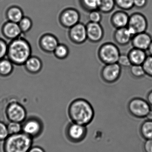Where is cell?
Returning <instances> with one entry per match:
<instances>
[{
    "label": "cell",
    "instance_id": "obj_36",
    "mask_svg": "<svg viewBox=\"0 0 152 152\" xmlns=\"http://www.w3.org/2000/svg\"><path fill=\"white\" fill-rule=\"evenodd\" d=\"M148 0H133L134 7L138 9H143L147 5Z\"/></svg>",
    "mask_w": 152,
    "mask_h": 152
},
{
    "label": "cell",
    "instance_id": "obj_18",
    "mask_svg": "<svg viewBox=\"0 0 152 152\" xmlns=\"http://www.w3.org/2000/svg\"><path fill=\"white\" fill-rule=\"evenodd\" d=\"M42 126L39 120L31 119L26 121L22 127L24 133L31 137H35L39 134Z\"/></svg>",
    "mask_w": 152,
    "mask_h": 152
},
{
    "label": "cell",
    "instance_id": "obj_1",
    "mask_svg": "<svg viewBox=\"0 0 152 152\" xmlns=\"http://www.w3.org/2000/svg\"><path fill=\"white\" fill-rule=\"evenodd\" d=\"M69 118L72 122L87 126L91 123L95 117V111L91 103L86 99H74L69 105Z\"/></svg>",
    "mask_w": 152,
    "mask_h": 152
},
{
    "label": "cell",
    "instance_id": "obj_4",
    "mask_svg": "<svg viewBox=\"0 0 152 152\" xmlns=\"http://www.w3.org/2000/svg\"><path fill=\"white\" fill-rule=\"evenodd\" d=\"M121 54L118 47L113 42L103 43L98 51L99 60L104 64L117 63Z\"/></svg>",
    "mask_w": 152,
    "mask_h": 152
},
{
    "label": "cell",
    "instance_id": "obj_11",
    "mask_svg": "<svg viewBox=\"0 0 152 152\" xmlns=\"http://www.w3.org/2000/svg\"><path fill=\"white\" fill-rule=\"evenodd\" d=\"M88 39L92 43H97L104 36V30L99 23L89 22L86 25Z\"/></svg>",
    "mask_w": 152,
    "mask_h": 152
},
{
    "label": "cell",
    "instance_id": "obj_2",
    "mask_svg": "<svg viewBox=\"0 0 152 152\" xmlns=\"http://www.w3.org/2000/svg\"><path fill=\"white\" fill-rule=\"evenodd\" d=\"M31 44L24 38L20 37L8 44L7 57L14 65H24L31 56Z\"/></svg>",
    "mask_w": 152,
    "mask_h": 152
},
{
    "label": "cell",
    "instance_id": "obj_32",
    "mask_svg": "<svg viewBox=\"0 0 152 152\" xmlns=\"http://www.w3.org/2000/svg\"><path fill=\"white\" fill-rule=\"evenodd\" d=\"M88 18L90 22L100 23L102 19V14L98 10H93L89 13Z\"/></svg>",
    "mask_w": 152,
    "mask_h": 152
},
{
    "label": "cell",
    "instance_id": "obj_14",
    "mask_svg": "<svg viewBox=\"0 0 152 152\" xmlns=\"http://www.w3.org/2000/svg\"><path fill=\"white\" fill-rule=\"evenodd\" d=\"M59 43L57 38L50 34H46L42 35L39 41L40 48L43 51L48 53H53Z\"/></svg>",
    "mask_w": 152,
    "mask_h": 152
},
{
    "label": "cell",
    "instance_id": "obj_24",
    "mask_svg": "<svg viewBox=\"0 0 152 152\" xmlns=\"http://www.w3.org/2000/svg\"><path fill=\"white\" fill-rule=\"evenodd\" d=\"M99 0H79L81 7L88 12L98 10Z\"/></svg>",
    "mask_w": 152,
    "mask_h": 152
},
{
    "label": "cell",
    "instance_id": "obj_6",
    "mask_svg": "<svg viewBox=\"0 0 152 152\" xmlns=\"http://www.w3.org/2000/svg\"><path fill=\"white\" fill-rule=\"evenodd\" d=\"M148 27V22L143 14L135 12L129 17L128 28L132 36L140 33L146 32Z\"/></svg>",
    "mask_w": 152,
    "mask_h": 152
},
{
    "label": "cell",
    "instance_id": "obj_40",
    "mask_svg": "<svg viewBox=\"0 0 152 152\" xmlns=\"http://www.w3.org/2000/svg\"><path fill=\"white\" fill-rule=\"evenodd\" d=\"M146 118V120H149V121H152V110L151 109L149 113L145 117Z\"/></svg>",
    "mask_w": 152,
    "mask_h": 152
},
{
    "label": "cell",
    "instance_id": "obj_28",
    "mask_svg": "<svg viewBox=\"0 0 152 152\" xmlns=\"http://www.w3.org/2000/svg\"><path fill=\"white\" fill-rule=\"evenodd\" d=\"M18 24L23 33L28 32L32 27V21L28 17H24Z\"/></svg>",
    "mask_w": 152,
    "mask_h": 152
},
{
    "label": "cell",
    "instance_id": "obj_30",
    "mask_svg": "<svg viewBox=\"0 0 152 152\" xmlns=\"http://www.w3.org/2000/svg\"><path fill=\"white\" fill-rule=\"evenodd\" d=\"M142 66L145 70L146 75L152 78V56H148Z\"/></svg>",
    "mask_w": 152,
    "mask_h": 152
},
{
    "label": "cell",
    "instance_id": "obj_10",
    "mask_svg": "<svg viewBox=\"0 0 152 152\" xmlns=\"http://www.w3.org/2000/svg\"><path fill=\"white\" fill-rule=\"evenodd\" d=\"M69 29L68 37L74 44L80 45L88 39L86 25L80 22Z\"/></svg>",
    "mask_w": 152,
    "mask_h": 152
},
{
    "label": "cell",
    "instance_id": "obj_33",
    "mask_svg": "<svg viewBox=\"0 0 152 152\" xmlns=\"http://www.w3.org/2000/svg\"><path fill=\"white\" fill-rule=\"evenodd\" d=\"M117 63L121 67H130L132 65L128 54L127 55L125 54H121L117 61Z\"/></svg>",
    "mask_w": 152,
    "mask_h": 152
},
{
    "label": "cell",
    "instance_id": "obj_25",
    "mask_svg": "<svg viewBox=\"0 0 152 152\" xmlns=\"http://www.w3.org/2000/svg\"><path fill=\"white\" fill-rule=\"evenodd\" d=\"M115 6V0H99L98 10L101 13L108 14L113 10Z\"/></svg>",
    "mask_w": 152,
    "mask_h": 152
},
{
    "label": "cell",
    "instance_id": "obj_29",
    "mask_svg": "<svg viewBox=\"0 0 152 152\" xmlns=\"http://www.w3.org/2000/svg\"><path fill=\"white\" fill-rule=\"evenodd\" d=\"M115 5L121 10L127 11L134 7L133 0H115Z\"/></svg>",
    "mask_w": 152,
    "mask_h": 152
},
{
    "label": "cell",
    "instance_id": "obj_19",
    "mask_svg": "<svg viewBox=\"0 0 152 152\" xmlns=\"http://www.w3.org/2000/svg\"><path fill=\"white\" fill-rule=\"evenodd\" d=\"M132 65H142L145 61L148 55L145 50L132 48L128 54Z\"/></svg>",
    "mask_w": 152,
    "mask_h": 152
},
{
    "label": "cell",
    "instance_id": "obj_15",
    "mask_svg": "<svg viewBox=\"0 0 152 152\" xmlns=\"http://www.w3.org/2000/svg\"><path fill=\"white\" fill-rule=\"evenodd\" d=\"M152 41V37L146 32L140 33L135 34L132 39L131 43L134 48L147 50Z\"/></svg>",
    "mask_w": 152,
    "mask_h": 152
},
{
    "label": "cell",
    "instance_id": "obj_13",
    "mask_svg": "<svg viewBox=\"0 0 152 152\" xmlns=\"http://www.w3.org/2000/svg\"><path fill=\"white\" fill-rule=\"evenodd\" d=\"M1 32L5 38L10 41L21 37L23 34L18 23L10 21L6 22L2 26Z\"/></svg>",
    "mask_w": 152,
    "mask_h": 152
},
{
    "label": "cell",
    "instance_id": "obj_21",
    "mask_svg": "<svg viewBox=\"0 0 152 152\" xmlns=\"http://www.w3.org/2000/svg\"><path fill=\"white\" fill-rule=\"evenodd\" d=\"M24 17L22 9L17 6L10 7L6 12V17L10 22L18 23Z\"/></svg>",
    "mask_w": 152,
    "mask_h": 152
},
{
    "label": "cell",
    "instance_id": "obj_5",
    "mask_svg": "<svg viewBox=\"0 0 152 152\" xmlns=\"http://www.w3.org/2000/svg\"><path fill=\"white\" fill-rule=\"evenodd\" d=\"M128 109L129 113L137 118H145L151 110V106L147 100L141 98H134L129 101Z\"/></svg>",
    "mask_w": 152,
    "mask_h": 152
},
{
    "label": "cell",
    "instance_id": "obj_20",
    "mask_svg": "<svg viewBox=\"0 0 152 152\" xmlns=\"http://www.w3.org/2000/svg\"><path fill=\"white\" fill-rule=\"evenodd\" d=\"M42 63L40 58L35 56H31L25 63V68L29 73H39L42 68Z\"/></svg>",
    "mask_w": 152,
    "mask_h": 152
},
{
    "label": "cell",
    "instance_id": "obj_38",
    "mask_svg": "<svg viewBox=\"0 0 152 152\" xmlns=\"http://www.w3.org/2000/svg\"><path fill=\"white\" fill-rule=\"evenodd\" d=\"M28 152H45V151L41 148L36 146L31 148Z\"/></svg>",
    "mask_w": 152,
    "mask_h": 152
},
{
    "label": "cell",
    "instance_id": "obj_9",
    "mask_svg": "<svg viewBox=\"0 0 152 152\" xmlns=\"http://www.w3.org/2000/svg\"><path fill=\"white\" fill-rule=\"evenodd\" d=\"M121 66L118 63L105 64L101 69L100 76L103 80L107 83L117 81L121 74Z\"/></svg>",
    "mask_w": 152,
    "mask_h": 152
},
{
    "label": "cell",
    "instance_id": "obj_3",
    "mask_svg": "<svg viewBox=\"0 0 152 152\" xmlns=\"http://www.w3.org/2000/svg\"><path fill=\"white\" fill-rule=\"evenodd\" d=\"M32 144L31 137L25 133L10 135L4 143V152H28Z\"/></svg>",
    "mask_w": 152,
    "mask_h": 152
},
{
    "label": "cell",
    "instance_id": "obj_41",
    "mask_svg": "<svg viewBox=\"0 0 152 152\" xmlns=\"http://www.w3.org/2000/svg\"><path fill=\"white\" fill-rule=\"evenodd\" d=\"M147 50L148 51L149 56H152V41Z\"/></svg>",
    "mask_w": 152,
    "mask_h": 152
},
{
    "label": "cell",
    "instance_id": "obj_16",
    "mask_svg": "<svg viewBox=\"0 0 152 152\" xmlns=\"http://www.w3.org/2000/svg\"><path fill=\"white\" fill-rule=\"evenodd\" d=\"M130 16L124 10H120L115 12L111 16V24L116 29L128 26Z\"/></svg>",
    "mask_w": 152,
    "mask_h": 152
},
{
    "label": "cell",
    "instance_id": "obj_26",
    "mask_svg": "<svg viewBox=\"0 0 152 152\" xmlns=\"http://www.w3.org/2000/svg\"><path fill=\"white\" fill-rule=\"evenodd\" d=\"M69 49L65 44L59 43L53 53L55 56L59 59H66L69 55Z\"/></svg>",
    "mask_w": 152,
    "mask_h": 152
},
{
    "label": "cell",
    "instance_id": "obj_22",
    "mask_svg": "<svg viewBox=\"0 0 152 152\" xmlns=\"http://www.w3.org/2000/svg\"><path fill=\"white\" fill-rule=\"evenodd\" d=\"M14 65L8 58L0 60V76L6 77L10 76L14 70Z\"/></svg>",
    "mask_w": 152,
    "mask_h": 152
},
{
    "label": "cell",
    "instance_id": "obj_8",
    "mask_svg": "<svg viewBox=\"0 0 152 152\" xmlns=\"http://www.w3.org/2000/svg\"><path fill=\"white\" fill-rule=\"evenodd\" d=\"M80 15L76 9L67 8L60 13L59 21L61 25L66 28L70 29L80 23Z\"/></svg>",
    "mask_w": 152,
    "mask_h": 152
},
{
    "label": "cell",
    "instance_id": "obj_7",
    "mask_svg": "<svg viewBox=\"0 0 152 152\" xmlns=\"http://www.w3.org/2000/svg\"><path fill=\"white\" fill-rule=\"evenodd\" d=\"M66 135L67 139L73 143H79L83 141L87 137V126L71 122L66 129Z\"/></svg>",
    "mask_w": 152,
    "mask_h": 152
},
{
    "label": "cell",
    "instance_id": "obj_39",
    "mask_svg": "<svg viewBox=\"0 0 152 152\" xmlns=\"http://www.w3.org/2000/svg\"><path fill=\"white\" fill-rule=\"evenodd\" d=\"M147 101L150 106L152 107V90L150 91L147 96Z\"/></svg>",
    "mask_w": 152,
    "mask_h": 152
},
{
    "label": "cell",
    "instance_id": "obj_31",
    "mask_svg": "<svg viewBox=\"0 0 152 152\" xmlns=\"http://www.w3.org/2000/svg\"><path fill=\"white\" fill-rule=\"evenodd\" d=\"M8 130L10 135L20 133L22 129L20 123L11 121L7 125Z\"/></svg>",
    "mask_w": 152,
    "mask_h": 152
},
{
    "label": "cell",
    "instance_id": "obj_12",
    "mask_svg": "<svg viewBox=\"0 0 152 152\" xmlns=\"http://www.w3.org/2000/svg\"><path fill=\"white\" fill-rule=\"evenodd\" d=\"M8 118L11 121L21 123L26 117V111L24 107L20 104L12 103L8 107L7 110Z\"/></svg>",
    "mask_w": 152,
    "mask_h": 152
},
{
    "label": "cell",
    "instance_id": "obj_17",
    "mask_svg": "<svg viewBox=\"0 0 152 152\" xmlns=\"http://www.w3.org/2000/svg\"><path fill=\"white\" fill-rule=\"evenodd\" d=\"M133 37L127 27L116 29L113 34V39L116 44L125 46L131 42Z\"/></svg>",
    "mask_w": 152,
    "mask_h": 152
},
{
    "label": "cell",
    "instance_id": "obj_27",
    "mask_svg": "<svg viewBox=\"0 0 152 152\" xmlns=\"http://www.w3.org/2000/svg\"><path fill=\"white\" fill-rule=\"evenodd\" d=\"M130 72L133 77L136 78H143L146 75L142 65H132L130 67Z\"/></svg>",
    "mask_w": 152,
    "mask_h": 152
},
{
    "label": "cell",
    "instance_id": "obj_34",
    "mask_svg": "<svg viewBox=\"0 0 152 152\" xmlns=\"http://www.w3.org/2000/svg\"><path fill=\"white\" fill-rule=\"evenodd\" d=\"M8 44L3 39L0 38V60L5 58L7 54Z\"/></svg>",
    "mask_w": 152,
    "mask_h": 152
},
{
    "label": "cell",
    "instance_id": "obj_37",
    "mask_svg": "<svg viewBox=\"0 0 152 152\" xmlns=\"http://www.w3.org/2000/svg\"><path fill=\"white\" fill-rule=\"evenodd\" d=\"M144 152H152V139L146 140L143 145Z\"/></svg>",
    "mask_w": 152,
    "mask_h": 152
},
{
    "label": "cell",
    "instance_id": "obj_23",
    "mask_svg": "<svg viewBox=\"0 0 152 152\" xmlns=\"http://www.w3.org/2000/svg\"><path fill=\"white\" fill-rule=\"evenodd\" d=\"M140 132L141 137L146 140L152 139V121L146 120L140 126Z\"/></svg>",
    "mask_w": 152,
    "mask_h": 152
},
{
    "label": "cell",
    "instance_id": "obj_35",
    "mask_svg": "<svg viewBox=\"0 0 152 152\" xmlns=\"http://www.w3.org/2000/svg\"><path fill=\"white\" fill-rule=\"evenodd\" d=\"M9 134L7 126L5 124L0 122V140L6 139L8 137Z\"/></svg>",
    "mask_w": 152,
    "mask_h": 152
}]
</instances>
